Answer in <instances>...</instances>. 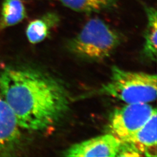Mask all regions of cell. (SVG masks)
Returning a JSON list of instances; mask_svg holds the SVG:
<instances>
[{
    "label": "cell",
    "instance_id": "6da1fadb",
    "mask_svg": "<svg viewBox=\"0 0 157 157\" xmlns=\"http://www.w3.org/2000/svg\"><path fill=\"white\" fill-rule=\"evenodd\" d=\"M0 92L19 127L44 131L67 112L69 97L56 80L39 72L6 67L0 69Z\"/></svg>",
    "mask_w": 157,
    "mask_h": 157
},
{
    "label": "cell",
    "instance_id": "7a4b0ae2",
    "mask_svg": "<svg viewBox=\"0 0 157 157\" xmlns=\"http://www.w3.org/2000/svg\"><path fill=\"white\" fill-rule=\"evenodd\" d=\"M111 76L99 90L126 104L148 103L157 98L156 75L112 68Z\"/></svg>",
    "mask_w": 157,
    "mask_h": 157
},
{
    "label": "cell",
    "instance_id": "3957f363",
    "mask_svg": "<svg viewBox=\"0 0 157 157\" xmlns=\"http://www.w3.org/2000/svg\"><path fill=\"white\" fill-rule=\"evenodd\" d=\"M121 42V34L99 18L91 19L69 42V50L82 58L99 61L110 56Z\"/></svg>",
    "mask_w": 157,
    "mask_h": 157
},
{
    "label": "cell",
    "instance_id": "277c9868",
    "mask_svg": "<svg viewBox=\"0 0 157 157\" xmlns=\"http://www.w3.org/2000/svg\"><path fill=\"white\" fill-rule=\"evenodd\" d=\"M155 111L148 103L127 104L116 109L109 119L111 134L121 142L129 141Z\"/></svg>",
    "mask_w": 157,
    "mask_h": 157
},
{
    "label": "cell",
    "instance_id": "5b68a950",
    "mask_svg": "<svg viewBox=\"0 0 157 157\" xmlns=\"http://www.w3.org/2000/svg\"><path fill=\"white\" fill-rule=\"evenodd\" d=\"M121 141L112 134L76 143L63 152L65 157H117Z\"/></svg>",
    "mask_w": 157,
    "mask_h": 157
},
{
    "label": "cell",
    "instance_id": "8992f818",
    "mask_svg": "<svg viewBox=\"0 0 157 157\" xmlns=\"http://www.w3.org/2000/svg\"><path fill=\"white\" fill-rule=\"evenodd\" d=\"M21 129L0 92V154L8 151L20 138Z\"/></svg>",
    "mask_w": 157,
    "mask_h": 157
},
{
    "label": "cell",
    "instance_id": "52a82bcc",
    "mask_svg": "<svg viewBox=\"0 0 157 157\" xmlns=\"http://www.w3.org/2000/svg\"><path fill=\"white\" fill-rule=\"evenodd\" d=\"M157 121L155 111L146 124L128 141L133 144L143 156H157Z\"/></svg>",
    "mask_w": 157,
    "mask_h": 157
},
{
    "label": "cell",
    "instance_id": "ba28073f",
    "mask_svg": "<svg viewBox=\"0 0 157 157\" xmlns=\"http://www.w3.org/2000/svg\"><path fill=\"white\" fill-rule=\"evenodd\" d=\"M59 22V15L53 12H47L40 18L31 21L26 30L29 41L37 44L43 41L48 36L51 29Z\"/></svg>",
    "mask_w": 157,
    "mask_h": 157
},
{
    "label": "cell",
    "instance_id": "9c48e42d",
    "mask_svg": "<svg viewBox=\"0 0 157 157\" xmlns=\"http://www.w3.org/2000/svg\"><path fill=\"white\" fill-rule=\"evenodd\" d=\"M147 23L144 33V44L143 53L152 61L157 59V10L154 7L144 6Z\"/></svg>",
    "mask_w": 157,
    "mask_h": 157
},
{
    "label": "cell",
    "instance_id": "30bf717a",
    "mask_svg": "<svg viewBox=\"0 0 157 157\" xmlns=\"http://www.w3.org/2000/svg\"><path fill=\"white\" fill-rule=\"evenodd\" d=\"M26 17V11L22 0H3L1 17L0 29L15 26L21 22Z\"/></svg>",
    "mask_w": 157,
    "mask_h": 157
},
{
    "label": "cell",
    "instance_id": "8fae6325",
    "mask_svg": "<svg viewBox=\"0 0 157 157\" xmlns=\"http://www.w3.org/2000/svg\"><path fill=\"white\" fill-rule=\"evenodd\" d=\"M63 6L74 11L82 13L101 12L111 10L119 0H58Z\"/></svg>",
    "mask_w": 157,
    "mask_h": 157
},
{
    "label": "cell",
    "instance_id": "7c38bea8",
    "mask_svg": "<svg viewBox=\"0 0 157 157\" xmlns=\"http://www.w3.org/2000/svg\"><path fill=\"white\" fill-rule=\"evenodd\" d=\"M141 152L129 141L121 142L117 157H141Z\"/></svg>",
    "mask_w": 157,
    "mask_h": 157
}]
</instances>
